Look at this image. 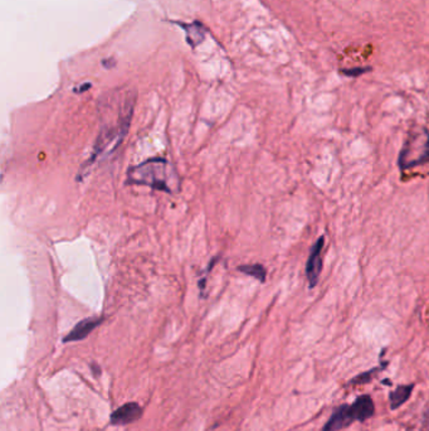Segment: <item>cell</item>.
<instances>
[{"label": "cell", "mask_w": 429, "mask_h": 431, "mask_svg": "<svg viewBox=\"0 0 429 431\" xmlns=\"http://www.w3.org/2000/svg\"><path fill=\"white\" fill-rule=\"evenodd\" d=\"M375 413L373 398L369 395H362L355 401L347 405H340L334 410L329 420L323 425V431H340L346 429L354 421H365L370 419Z\"/></svg>", "instance_id": "3957f363"}, {"label": "cell", "mask_w": 429, "mask_h": 431, "mask_svg": "<svg viewBox=\"0 0 429 431\" xmlns=\"http://www.w3.org/2000/svg\"><path fill=\"white\" fill-rule=\"evenodd\" d=\"M386 362H385L381 367H375V369H372V370L367 371V372H364L362 375L357 376L354 380H351V385H357V383H367V382L370 381L372 378H373V376L377 373V371H380L383 367H384Z\"/></svg>", "instance_id": "30bf717a"}, {"label": "cell", "mask_w": 429, "mask_h": 431, "mask_svg": "<svg viewBox=\"0 0 429 431\" xmlns=\"http://www.w3.org/2000/svg\"><path fill=\"white\" fill-rule=\"evenodd\" d=\"M238 270L242 271V273H245V274L253 276L255 279L261 281V283H264V281H266L267 271L263 268V265H260V263H255V265H243V266H240Z\"/></svg>", "instance_id": "9c48e42d"}, {"label": "cell", "mask_w": 429, "mask_h": 431, "mask_svg": "<svg viewBox=\"0 0 429 431\" xmlns=\"http://www.w3.org/2000/svg\"><path fill=\"white\" fill-rule=\"evenodd\" d=\"M323 242L325 239L320 237L313 246L310 250V256L307 258L306 263V278L308 281V285L310 288H315L318 284V276L321 274V270H323V258H321V253H323Z\"/></svg>", "instance_id": "277c9868"}, {"label": "cell", "mask_w": 429, "mask_h": 431, "mask_svg": "<svg viewBox=\"0 0 429 431\" xmlns=\"http://www.w3.org/2000/svg\"><path fill=\"white\" fill-rule=\"evenodd\" d=\"M186 32V40L191 47L201 43L204 40V28L201 23H193V24H180Z\"/></svg>", "instance_id": "ba28073f"}, {"label": "cell", "mask_w": 429, "mask_h": 431, "mask_svg": "<svg viewBox=\"0 0 429 431\" xmlns=\"http://www.w3.org/2000/svg\"><path fill=\"white\" fill-rule=\"evenodd\" d=\"M141 413H143V410L138 403H126L111 415V424L112 425H126L133 421L138 420L141 416Z\"/></svg>", "instance_id": "5b68a950"}, {"label": "cell", "mask_w": 429, "mask_h": 431, "mask_svg": "<svg viewBox=\"0 0 429 431\" xmlns=\"http://www.w3.org/2000/svg\"><path fill=\"white\" fill-rule=\"evenodd\" d=\"M414 385H401L389 393L390 409L396 410L407 403L412 395Z\"/></svg>", "instance_id": "52a82bcc"}, {"label": "cell", "mask_w": 429, "mask_h": 431, "mask_svg": "<svg viewBox=\"0 0 429 431\" xmlns=\"http://www.w3.org/2000/svg\"><path fill=\"white\" fill-rule=\"evenodd\" d=\"M134 105L135 95L128 92V95H125V97H123L121 109L118 112V118H117L116 121L102 125L100 134L96 139L94 151L91 153V157L79 169L78 180L86 177V174L89 173L91 167L95 163L102 160L104 158L110 157L112 153L116 151L118 146H121V143L125 139V136L128 135V129H130Z\"/></svg>", "instance_id": "6da1fadb"}, {"label": "cell", "mask_w": 429, "mask_h": 431, "mask_svg": "<svg viewBox=\"0 0 429 431\" xmlns=\"http://www.w3.org/2000/svg\"><path fill=\"white\" fill-rule=\"evenodd\" d=\"M128 183L146 185L169 195L178 192L180 188V180L173 164L162 158H151L128 169Z\"/></svg>", "instance_id": "7a4b0ae2"}, {"label": "cell", "mask_w": 429, "mask_h": 431, "mask_svg": "<svg viewBox=\"0 0 429 431\" xmlns=\"http://www.w3.org/2000/svg\"><path fill=\"white\" fill-rule=\"evenodd\" d=\"M102 320H104L102 318H86V320H81L79 323L74 325L72 331L69 332L67 336L65 337L63 342L67 343V342H76L84 339L91 332L96 329L102 323Z\"/></svg>", "instance_id": "8992f818"}, {"label": "cell", "mask_w": 429, "mask_h": 431, "mask_svg": "<svg viewBox=\"0 0 429 431\" xmlns=\"http://www.w3.org/2000/svg\"><path fill=\"white\" fill-rule=\"evenodd\" d=\"M368 71H370L369 67H357L351 68V70H341V73L345 75V76H349V77H357V76L368 72Z\"/></svg>", "instance_id": "8fae6325"}]
</instances>
